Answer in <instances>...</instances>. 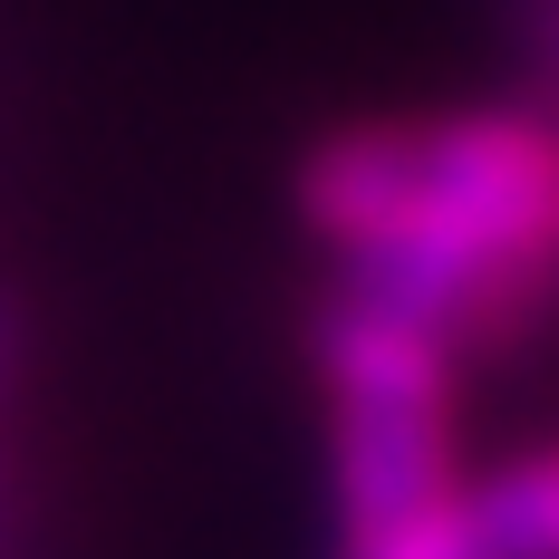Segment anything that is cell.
Segmentation results:
<instances>
[{
    "label": "cell",
    "instance_id": "obj_3",
    "mask_svg": "<svg viewBox=\"0 0 559 559\" xmlns=\"http://www.w3.org/2000/svg\"><path fill=\"white\" fill-rule=\"evenodd\" d=\"M337 559H483L473 483H463V492H435V502H405V511L337 521Z\"/></svg>",
    "mask_w": 559,
    "mask_h": 559
},
{
    "label": "cell",
    "instance_id": "obj_2",
    "mask_svg": "<svg viewBox=\"0 0 559 559\" xmlns=\"http://www.w3.org/2000/svg\"><path fill=\"white\" fill-rule=\"evenodd\" d=\"M473 531L483 559H559V435L473 483Z\"/></svg>",
    "mask_w": 559,
    "mask_h": 559
},
{
    "label": "cell",
    "instance_id": "obj_1",
    "mask_svg": "<svg viewBox=\"0 0 559 559\" xmlns=\"http://www.w3.org/2000/svg\"><path fill=\"white\" fill-rule=\"evenodd\" d=\"M337 289L435 329L473 367L559 309V116L435 107L329 126L289 174Z\"/></svg>",
    "mask_w": 559,
    "mask_h": 559
},
{
    "label": "cell",
    "instance_id": "obj_4",
    "mask_svg": "<svg viewBox=\"0 0 559 559\" xmlns=\"http://www.w3.org/2000/svg\"><path fill=\"white\" fill-rule=\"evenodd\" d=\"M540 10H550V49H559V0H540Z\"/></svg>",
    "mask_w": 559,
    "mask_h": 559
}]
</instances>
